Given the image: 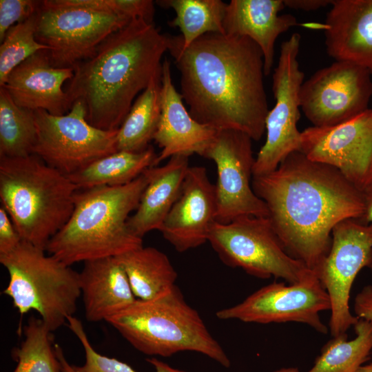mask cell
I'll use <instances>...</instances> for the list:
<instances>
[{
    "label": "cell",
    "mask_w": 372,
    "mask_h": 372,
    "mask_svg": "<svg viewBox=\"0 0 372 372\" xmlns=\"http://www.w3.org/2000/svg\"><path fill=\"white\" fill-rule=\"evenodd\" d=\"M167 38L192 118L216 130H236L259 141L269 110L258 45L247 37L222 33H207L186 48L180 35Z\"/></svg>",
    "instance_id": "6da1fadb"
},
{
    "label": "cell",
    "mask_w": 372,
    "mask_h": 372,
    "mask_svg": "<svg viewBox=\"0 0 372 372\" xmlns=\"http://www.w3.org/2000/svg\"><path fill=\"white\" fill-rule=\"evenodd\" d=\"M251 185L287 254L312 271L330 251L333 227L347 218L360 220L365 211L361 190L335 167L300 151L276 170L253 176Z\"/></svg>",
    "instance_id": "7a4b0ae2"
},
{
    "label": "cell",
    "mask_w": 372,
    "mask_h": 372,
    "mask_svg": "<svg viewBox=\"0 0 372 372\" xmlns=\"http://www.w3.org/2000/svg\"><path fill=\"white\" fill-rule=\"evenodd\" d=\"M167 50V35L153 23L132 19L74 68L65 90L70 107L81 101L90 124L118 130L137 94L161 71V59Z\"/></svg>",
    "instance_id": "3957f363"
},
{
    "label": "cell",
    "mask_w": 372,
    "mask_h": 372,
    "mask_svg": "<svg viewBox=\"0 0 372 372\" xmlns=\"http://www.w3.org/2000/svg\"><path fill=\"white\" fill-rule=\"evenodd\" d=\"M147 183L143 173L124 185L79 189L70 218L48 242L45 251L71 266L143 247V238L131 231L127 220Z\"/></svg>",
    "instance_id": "277c9868"
},
{
    "label": "cell",
    "mask_w": 372,
    "mask_h": 372,
    "mask_svg": "<svg viewBox=\"0 0 372 372\" xmlns=\"http://www.w3.org/2000/svg\"><path fill=\"white\" fill-rule=\"evenodd\" d=\"M39 156L0 157V200L22 240L45 250L65 225L78 191Z\"/></svg>",
    "instance_id": "5b68a950"
},
{
    "label": "cell",
    "mask_w": 372,
    "mask_h": 372,
    "mask_svg": "<svg viewBox=\"0 0 372 372\" xmlns=\"http://www.w3.org/2000/svg\"><path fill=\"white\" fill-rule=\"evenodd\" d=\"M106 322L144 354L169 357L180 351H195L224 367L230 366L225 351L176 286L157 299H136Z\"/></svg>",
    "instance_id": "8992f818"
},
{
    "label": "cell",
    "mask_w": 372,
    "mask_h": 372,
    "mask_svg": "<svg viewBox=\"0 0 372 372\" xmlns=\"http://www.w3.org/2000/svg\"><path fill=\"white\" fill-rule=\"evenodd\" d=\"M45 251L21 240L13 250L0 254L9 275L3 293L21 315L36 311L52 332L74 316L81 291L79 273Z\"/></svg>",
    "instance_id": "52a82bcc"
},
{
    "label": "cell",
    "mask_w": 372,
    "mask_h": 372,
    "mask_svg": "<svg viewBox=\"0 0 372 372\" xmlns=\"http://www.w3.org/2000/svg\"><path fill=\"white\" fill-rule=\"evenodd\" d=\"M221 261L256 278L300 281L312 270L287 254L268 217L244 216L215 222L208 240Z\"/></svg>",
    "instance_id": "ba28073f"
},
{
    "label": "cell",
    "mask_w": 372,
    "mask_h": 372,
    "mask_svg": "<svg viewBox=\"0 0 372 372\" xmlns=\"http://www.w3.org/2000/svg\"><path fill=\"white\" fill-rule=\"evenodd\" d=\"M128 17L92 9L41 1L37 12V41L47 46L50 64L73 69L92 56L111 34L125 26Z\"/></svg>",
    "instance_id": "9c48e42d"
},
{
    "label": "cell",
    "mask_w": 372,
    "mask_h": 372,
    "mask_svg": "<svg viewBox=\"0 0 372 372\" xmlns=\"http://www.w3.org/2000/svg\"><path fill=\"white\" fill-rule=\"evenodd\" d=\"M37 141L33 154L64 174H72L94 161L117 151L118 130L92 125L81 101L61 116L34 111Z\"/></svg>",
    "instance_id": "30bf717a"
},
{
    "label": "cell",
    "mask_w": 372,
    "mask_h": 372,
    "mask_svg": "<svg viewBox=\"0 0 372 372\" xmlns=\"http://www.w3.org/2000/svg\"><path fill=\"white\" fill-rule=\"evenodd\" d=\"M300 39V34L296 32L281 44L272 76L276 102L266 118V141L256 157L253 176L276 170L291 153L300 151L301 132L297 123L300 114V90L304 77L298 61Z\"/></svg>",
    "instance_id": "8fae6325"
},
{
    "label": "cell",
    "mask_w": 372,
    "mask_h": 372,
    "mask_svg": "<svg viewBox=\"0 0 372 372\" xmlns=\"http://www.w3.org/2000/svg\"><path fill=\"white\" fill-rule=\"evenodd\" d=\"M372 269V223L355 218L339 222L332 230L330 251L313 271L331 302L329 331L333 337L345 333L359 318L350 311V292L359 271Z\"/></svg>",
    "instance_id": "7c38bea8"
},
{
    "label": "cell",
    "mask_w": 372,
    "mask_h": 372,
    "mask_svg": "<svg viewBox=\"0 0 372 372\" xmlns=\"http://www.w3.org/2000/svg\"><path fill=\"white\" fill-rule=\"evenodd\" d=\"M371 96V74L355 63L335 61L304 81L300 104L313 127H329L366 111Z\"/></svg>",
    "instance_id": "4fadbf2b"
},
{
    "label": "cell",
    "mask_w": 372,
    "mask_h": 372,
    "mask_svg": "<svg viewBox=\"0 0 372 372\" xmlns=\"http://www.w3.org/2000/svg\"><path fill=\"white\" fill-rule=\"evenodd\" d=\"M330 309L329 295L311 271L296 283L273 282L262 287L239 304L217 311L216 316L220 320L259 324L300 322L327 333L320 313Z\"/></svg>",
    "instance_id": "5bb4252c"
},
{
    "label": "cell",
    "mask_w": 372,
    "mask_h": 372,
    "mask_svg": "<svg viewBox=\"0 0 372 372\" xmlns=\"http://www.w3.org/2000/svg\"><path fill=\"white\" fill-rule=\"evenodd\" d=\"M252 141L238 130H218L203 156L216 166L218 223L225 224L244 216H269L265 203L256 195L251 185L256 160Z\"/></svg>",
    "instance_id": "9a60e30c"
},
{
    "label": "cell",
    "mask_w": 372,
    "mask_h": 372,
    "mask_svg": "<svg viewBox=\"0 0 372 372\" xmlns=\"http://www.w3.org/2000/svg\"><path fill=\"white\" fill-rule=\"evenodd\" d=\"M300 152L335 167L362 192L372 183V109L333 127L306 128Z\"/></svg>",
    "instance_id": "2e32d148"
},
{
    "label": "cell",
    "mask_w": 372,
    "mask_h": 372,
    "mask_svg": "<svg viewBox=\"0 0 372 372\" xmlns=\"http://www.w3.org/2000/svg\"><path fill=\"white\" fill-rule=\"evenodd\" d=\"M216 214V187L206 168L189 167L180 195L160 231L176 251L184 252L207 242Z\"/></svg>",
    "instance_id": "e0dca14e"
},
{
    "label": "cell",
    "mask_w": 372,
    "mask_h": 372,
    "mask_svg": "<svg viewBox=\"0 0 372 372\" xmlns=\"http://www.w3.org/2000/svg\"><path fill=\"white\" fill-rule=\"evenodd\" d=\"M218 130L192 118L183 103V96L172 83L169 61L161 70V112L153 140L162 149L154 166L174 156H203Z\"/></svg>",
    "instance_id": "ac0fdd59"
},
{
    "label": "cell",
    "mask_w": 372,
    "mask_h": 372,
    "mask_svg": "<svg viewBox=\"0 0 372 372\" xmlns=\"http://www.w3.org/2000/svg\"><path fill=\"white\" fill-rule=\"evenodd\" d=\"M73 75V69L54 68L45 50H41L13 69L0 87L21 107L61 116L71 109L62 87Z\"/></svg>",
    "instance_id": "d6986e66"
},
{
    "label": "cell",
    "mask_w": 372,
    "mask_h": 372,
    "mask_svg": "<svg viewBox=\"0 0 372 372\" xmlns=\"http://www.w3.org/2000/svg\"><path fill=\"white\" fill-rule=\"evenodd\" d=\"M328 54L366 68L372 75V0H333L324 23Z\"/></svg>",
    "instance_id": "ffe728a7"
},
{
    "label": "cell",
    "mask_w": 372,
    "mask_h": 372,
    "mask_svg": "<svg viewBox=\"0 0 372 372\" xmlns=\"http://www.w3.org/2000/svg\"><path fill=\"white\" fill-rule=\"evenodd\" d=\"M285 8L282 0H231L227 3L224 33L247 37L258 45L265 76L272 69L277 38L298 25L294 16L279 14Z\"/></svg>",
    "instance_id": "44dd1931"
},
{
    "label": "cell",
    "mask_w": 372,
    "mask_h": 372,
    "mask_svg": "<svg viewBox=\"0 0 372 372\" xmlns=\"http://www.w3.org/2000/svg\"><path fill=\"white\" fill-rule=\"evenodd\" d=\"M83 263L79 273L80 287L87 321H107L136 300L128 278L116 257Z\"/></svg>",
    "instance_id": "7402d4cb"
},
{
    "label": "cell",
    "mask_w": 372,
    "mask_h": 372,
    "mask_svg": "<svg viewBox=\"0 0 372 372\" xmlns=\"http://www.w3.org/2000/svg\"><path fill=\"white\" fill-rule=\"evenodd\" d=\"M189 157L174 156L162 166H152L144 171L147 185L138 207L130 216L127 225L131 231L142 238L161 226L178 199L189 168Z\"/></svg>",
    "instance_id": "603a6c76"
},
{
    "label": "cell",
    "mask_w": 372,
    "mask_h": 372,
    "mask_svg": "<svg viewBox=\"0 0 372 372\" xmlns=\"http://www.w3.org/2000/svg\"><path fill=\"white\" fill-rule=\"evenodd\" d=\"M138 300L161 298L176 286L177 272L167 256L153 247H141L116 257Z\"/></svg>",
    "instance_id": "cb8c5ba5"
},
{
    "label": "cell",
    "mask_w": 372,
    "mask_h": 372,
    "mask_svg": "<svg viewBox=\"0 0 372 372\" xmlns=\"http://www.w3.org/2000/svg\"><path fill=\"white\" fill-rule=\"evenodd\" d=\"M157 154L149 146L139 152L116 151L68 176L78 189L128 184L154 166Z\"/></svg>",
    "instance_id": "d4e9b609"
},
{
    "label": "cell",
    "mask_w": 372,
    "mask_h": 372,
    "mask_svg": "<svg viewBox=\"0 0 372 372\" xmlns=\"http://www.w3.org/2000/svg\"><path fill=\"white\" fill-rule=\"evenodd\" d=\"M161 112V71L134 101L118 128L117 151L139 152L146 149L153 140Z\"/></svg>",
    "instance_id": "484cf974"
},
{
    "label": "cell",
    "mask_w": 372,
    "mask_h": 372,
    "mask_svg": "<svg viewBox=\"0 0 372 372\" xmlns=\"http://www.w3.org/2000/svg\"><path fill=\"white\" fill-rule=\"evenodd\" d=\"M157 4L172 8L176 17L169 22L180 29L184 48L207 33H224L223 20L227 3L220 0H161Z\"/></svg>",
    "instance_id": "4316f807"
},
{
    "label": "cell",
    "mask_w": 372,
    "mask_h": 372,
    "mask_svg": "<svg viewBox=\"0 0 372 372\" xmlns=\"http://www.w3.org/2000/svg\"><path fill=\"white\" fill-rule=\"evenodd\" d=\"M354 329L353 340L347 333L333 337L307 372H357L372 350V322L359 319Z\"/></svg>",
    "instance_id": "83f0119b"
},
{
    "label": "cell",
    "mask_w": 372,
    "mask_h": 372,
    "mask_svg": "<svg viewBox=\"0 0 372 372\" xmlns=\"http://www.w3.org/2000/svg\"><path fill=\"white\" fill-rule=\"evenodd\" d=\"M37 136L34 111L16 105L0 87V157L33 154Z\"/></svg>",
    "instance_id": "f1b7e54d"
},
{
    "label": "cell",
    "mask_w": 372,
    "mask_h": 372,
    "mask_svg": "<svg viewBox=\"0 0 372 372\" xmlns=\"http://www.w3.org/2000/svg\"><path fill=\"white\" fill-rule=\"evenodd\" d=\"M24 340L13 352L17 362L13 372H62L52 332L41 318H29Z\"/></svg>",
    "instance_id": "f546056e"
},
{
    "label": "cell",
    "mask_w": 372,
    "mask_h": 372,
    "mask_svg": "<svg viewBox=\"0 0 372 372\" xmlns=\"http://www.w3.org/2000/svg\"><path fill=\"white\" fill-rule=\"evenodd\" d=\"M38 12V11H37ZM37 12L11 27L0 45V86L11 71L35 53L48 48L36 39Z\"/></svg>",
    "instance_id": "4dcf8cb0"
},
{
    "label": "cell",
    "mask_w": 372,
    "mask_h": 372,
    "mask_svg": "<svg viewBox=\"0 0 372 372\" xmlns=\"http://www.w3.org/2000/svg\"><path fill=\"white\" fill-rule=\"evenodd\" d=\"M67 323L77 337L85 352V361L81 366H74L77 372H136L127 364L98 353L90 342L81 320L70 316ZM154 366L155 372H187L171 366L155 358L147 359Z\"/></svg>",
    "instance_id": "1f68e13d"
},
{
    "label": "cell",
    "mask_w": 372,
    "mask_h": 372,
    "mask_svg": "<svg viewBox=\"0 0 372 372\" xmlns=\"http://www.w3.org/2000/svg\"><path fill=\"white\" fill-rule=\"evenodd\" d=\"M41 1H0V41L13 25L21 23L37 12Z\"/></svg>",
    "instance_id": "d6a6232c"
},
{
    "label": "cell",
    "mask_w": 372,
    "mask_h": 372,
    "mask_svg": "<svg viewBox=\"0 0 372 372\" xmlns=\"http://www.w3.org/2000/svg\"><path fill=\"white\" fill-rule=\"evenodd\" d=\"M9 214L3 206L0 207V254L13 250L21 241Z\"/></svg>",
    "instance_id": "836d02e7"
},
{
    "label": "cell",
    "mask_w": 372,
    "mask_h": 372,
    "mask_svg": "<svg viewBox=\"0 0 372 372\" xmlns=\"http://www.w3.org/2000/svg\"><path fill=\"white\" fill-rule=\"evenodd\" d=\"M355 316L372 322V285H366L357 294L354 302Z\"/></svg>",
    "instance_id": "e575fe53"
},
{
    "label": "cell",
    "mask_w": 372,
    "mask_h": 372,
    "mask_svg": "<svg viewBox=\"0 0 372 372\" xmlns=\"http://www.w3.org/2000/svg\"><path fill=\"white\" fill-rule=\"evenodd\" d=\"M285 7L304 11L316 10L331 5V0H284Z\"/></svg>",
    "instance_id": "d590c367"
},
{
    "label": "cell",
    "mask_w": 372,
    "mask_h": 372,
    "mask_svg": "<svg viewBox=\"0 0 372 372\" xmlns=\"http://www.w3.org/2000/svg\"><path fill=\"white\" fill-rule=\"evenodd\" d=\"M364 203L365 211L360 220L364 224L372 223V183L362 191Z\"/></svg>",
    "instance_id": "8d00e7d4"
},
{
    "label": "cell",
    "mask_w": 372,
    "mask_h": 372,
    "mask_svg": "<svg viewBox=\"0 0 372 372\" xmlns=\"http://www.w3.org/2000/svg\"><path fill=\"white\" fill-rule=\"evenodd\" d=\"M54 349L56 356L61 363L62 372H77L74 366L70 365L67 361L61 346L59 344L55 343Z\"/></svg>",
    "instance_id": "74e56055"
},
{
    "label": "cell",
    "mask_w": 372,
    "mask_h": 372,
    "mask_svg": "<svg viewBox=\"0 0 372 372\" xmlns=\"http://www.w3.org/2000/svg\"><path fill=\"white\" fill-rule=\"evenodd\" d=\"M273 372H299L297 367H285L277 369Z\"/></svg>",
    "instance_id": "f35d334b"
},
{
    "label": "cell",
    "mask_w": 372,
    "mask_h": 372,
    "mask_svg": "<svg viewBox=\"0 0 372 372\" xmlns=\"http://www.w3.org/2000/svg\"><path fill=\"white\" fill-rule=\"evenodd\" d=\"M357 372H372V363L362 365Z\"/></svg>",
    "instance_id": "ab89813d"
}]
</instances>
